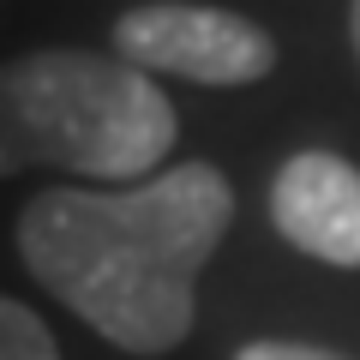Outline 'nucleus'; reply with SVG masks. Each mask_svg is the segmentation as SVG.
Masks as SVG:
<instances>
[{"label": "nucleus", "instance_id": "1", "mask_svg": "<svg viewBox=\"0 0 360 360\" xmlns=\"http://www.w3.org/2000/svg\"><path fill=\"white\" fill-rule=\"evenodd\" d=\"M234 222L217 162H174L132 186H42L18 210L25 270L127 354H168L193 336L198 270Z\"/></svg>", "mask_w": 360, "mask_h": 360}, {"label": "nucleus", "instance_id": "2", "mask_svg": "<svg viewBox=\"0 0 360 360\" xmlns=\"http://www.w3.org/2000/svg\"><path fill=\"white\" fill-rule=\"evenodd\" d=\"M174 139V103L120 54L30 49L0 60V180L60 168L78 186H132L162 174Z\"/></svg>", "mask_w": 360, "mask_h": 360}, {"label": "nucleus", "instance_id": "3", "mask_svg": "<svg viewBox=\"0 0 360 360\" xmlns=\"http://www.w3.org/2000/svg\"><path fill=\"white\" fill-rule=\"evenodd\" d=\"M115 54L139 72H168L186 84L234 90L258 84L276 66V37L252 25L246 13H222V6H180V0H156V6H132L115 18Z\"/></svg>", "mask_w": 360, "mask_h": 360}, {"label": "nucleus", "instance_id": "4", "mask_svg": "<svg viewBox=\"0 0 360 360\" xmlns=\"http://www.w3.org/2000/svg\"><path fill=\"white\" fill-rule=\"evenodd\" d=\"M270 222L307 258L360 270V168L336 150H295L270 180Z\"/></svg>", "mask_w": 360, "mask_h": 360}, {"label": "nucleus", "instance_id": "5", "mask_svg": "<svg viewBox=\"0 0 360 360\" xmlns=\"http://www.w3.org/2000/svg\"><path fill=\"white\" fill-rule=\"evenodd\" d=\"M0 360H60L54 330L13 295H0Z\"/></svg>", "mask_w": 360, "mask_h": 360}, {"label": "nucleus", "instance_id": "6", "mask_svg": "<svg viewBox=\"0 0 360 360\" xmlns=\"http://www.w3.org/2000/svg\"><path fill=\"white\" fill-rule=\"evenodd\" d=\"M234 360H348V354H330L319 342H283V336H264V342H240Z\"/></svg>", "mask_w": 360, "mask_h": 360}, {"label": "nucleus", "instance_id": "7", "mask_svg": "<svg viewBox=\"0 0 360 360\" xmlns=\"http://www.w3.org/2000/svg\"><path fill=\"white\" fill-rule=\"evenodd\" d=\"M348 37H354V60H360V0L348 6Z\"/></svg>", "mask_w": 360, "mask_h": 360}]
</instances>
